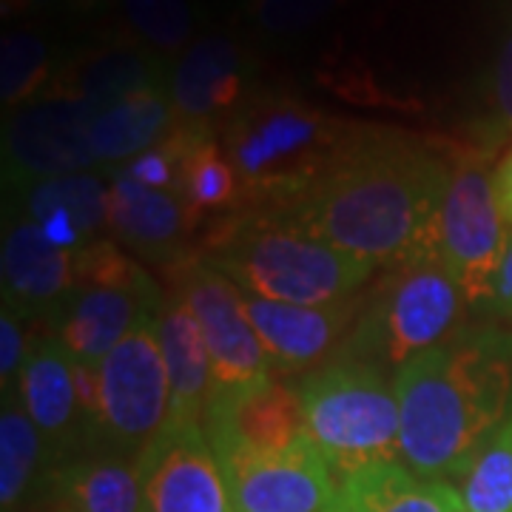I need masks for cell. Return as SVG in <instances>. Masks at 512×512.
Instances as JSON below:
<instances>
[{
    "mask_svg": "<svg viewBox=\"0 0 512 512\" xmlns=\"http://www.w3.org/2000/svg\"><path fill=\"white\" fill-rule=\"evenodd\" d=\"M450 160L393 131L345 140L333 163L279 217L370 265L439 259V214Z\"/></svg>",
    "mask_w": 512,
    "mask_h": 512,
    "instance_id": "1",
    "label": "cell"
},
{
    "mask_svg": "<svg viewBox=\"0 0 512 512\" xmlns=\"http://www.w3.org/2000/svg\"><path fill=\"white\" fill-rule=\"evenodd\" d=\"M399 444L421 478H461L512 410V353L495 333H458L399 367Z\"/></svg>",
    "mask_w": 512,
    "mask_h": 512,
    "instance_id": "2",
    "label": "cell"
},
{
    "mask_svg": "<svg viewBox=\"0 0 512 512\" xmlns=\"http://www.w3.org/2000/svg\"><path fill=\"white\" fill-rule=\"evenodd\" d=\"M205 259L242 293L288 305H330L353 299L376 268L311 237L279 214L237 222L214 239Z\"/></svg>",
    "mask_w": 512,
    "mask_h": 512,
    "instance_id": "3",
    "label": "cell"
},
{
    "mask_svg": "<svg viewBox=\"0 0 512 512\" xmlns=\"http://www.w3.org/2000/svg\"><path fill=\"white\" fill-rule=\"evenodd\" d=\"M299 396L308 436L336 478L399 461V399L379 367L330 362L305 376Z\"/></svg>",
    "mask_w": 512,
    "mask_h": 512,
    "instance_id": "4",
    "label": "cell"
},
{
    "mask_svg": "<svg viewBox=\"0 0 512 512\" xmlns=\"http://www.w3.org/2000/svg\"><path fill=\"white\" fill-rule=\"evenodd\" d=\"M467 308L464 293L439 259H419L399 265V271L373 296L342 359L373 367H402L424 350L456 339Z\"/></svg>",
    "mask_w": 512,
    "mask_h": 512,
    "instance_id": "5",
    "label": "cell"
},
{
    "mask_svg": "<svg viewBox=\"0 0 512 512\" xmlns=\"http://www.w3.org/2000/svg\"><path fill=\"white\" fill-rule=\"evenodd\" d=\"M342 146L328 117L285 97H256L239 106L225 131L239 183L285 202L316 180Z\"/></svg>",
    "mask_w": 512,
    "mask_h": 512,
    "instance_id": "6",
    "label": "cell"
},
{
    "mask_svg": "<svg viewBox=\"0 0 512 512\" xmlns=\"http://www.w3.org/2000/svg\"><path fill=\"white\" fill-rule=\"evenodd\" d=\"M148 274L114 242L74 251V291L57 311V339L80 365L100 367L148 313L163 311Z\"/></svg>",
    "mask_w": 512,
    "mask_h": 512,
    "instance_id": "7",
    "label": "cell"
},
{
    "mask_svg": "<svg viewBox=\"0 0 512 512\" xmlns=\"http://www.w3.org/2000/svg\"><path fill=\"white\" fill-rule=\"evenodd\" d=\"M510 231L495 197L490 154L470 148L450 160L439 214V262L464 293L467 308L495 302V285L510 248Z\"/></svg>",
    "mask_w": 512,
    "mask_h": 512,
    "instance_id": "8",
    "label": "cell"
},
{
    "mask_svg": "<svg viewBox=\"0 0 512 512\" xmlns=\"http://www.w3.org/2000/svg\"><path fill=\"white\" fill-rule=\"evenodd\" d=\"M160 313H148L100 362V419L94 444L111 453H140L171 413V382L160 345Z\"/></svg>",
    "mask_w": 512,
    "mask_h": 512,
    "instance_id": "9",
    "label": "cell"
},
{
    "mask_svg": "<svg viewBox=\"0 0 512 512\" xmlns=\"http://www.w3.org/2000/svg\"><path fill=\"white\" fill-rule=\"evenodd\" d=\"M92 106L74 94H40L12 111L3 128L6 183H37L89 171L97 157L89 146Z\"/></svg>",
    "mask_w": 512,
    "mask_h": 512,
    "instance_id": "10",
    "label": "cell"
},
{
    "mask_svg": "<svg viewBox=\"0 0 512 512\" xmlns=\"http://www.w3.org/2000/svg\"><path fill=\"white\" fill-rule=\"evenodd\" d=\"M143 512H237L200 421H168L134 458Z\"/></svg>",
    "mask_w": 512,
    "mask_h": 512,
    "instance_id": "11",
    "label": "cell"
},
{
    "mask_svg": "<svg viewBox=\"0 0 512 512\" xmlns=\"http://www.w3.org/2000/svg\"><path fill=\"white\" fill-rule=\"evenodd\" d=\"M177 296L197 316L211 356L214 390H234L271 376V362L242 308V291L205 256L177 271Z\"/></svg>",
    "mask_w": 512,
    "mask_h": 512,
    "instance_id": "12",
    "label": "cell"
},
{
    "mask_svg": "<svg viewBox=\"0 0 512 512\" xmlns=\"http://www.w3.org/2000/svg\"><path fill=\"white\" fill-rule=\"evenodd\" d=\"M202 430L217 456L228 453H285L311 439L299 387L262 382L214 390L202 413Z\"/></svg>",
    "mask_w": 512,
    "mask_h": 512,
    "instance_id": "13",
    "label": "cell"
},
{
    "mask_svg": "<svg viewBox=\"0 0 512 512\" xmlns=\"http://www.w3.org/2000/svg\"><path fill=\"white\" fill-rule=\"evenodd\" d=\"M237 512H325L336 476L311 439L285 453L217 456Z\"/></svg>",
    "mask_w": 512,
    "mask_h": 512,
    "instance_id": "14",
    "label": "cell"
},
{
    "mask_svg": "<svg viewBox=\"0 0 512 512\" xmlns=\"http://www.w3.org/2000/svg\"><path fill=\"white\" fill-rule=\"evenodd\" d=\"M15 393L26 416L43 433L52 461L80 453V441L89 439V430L80 413L72 353L60 345L57 336L32 342Z\"/></svg>",
    "mask_w": 512,
    "mask_h": 512,
    "instance_id": "15",
    "label": "cell"
},
{
    "mask_svg": "<svg viewBox=\"0 0 512 512\" xmlns=\"http://www.w3.org/2000/svg\"><path fill=\"white\" fill-rule=\"evenodd\" d=\"M242 308L271 370L279 373L305 370L322 362L353 322L350 299L330 305H288L242 293Z\"/></svg>",
    "mask_w": 512,
    "mask_h": 512,
    "instance_id": "16",
    "label": "cell"
},
{
    "mask_svg": "<svg viewBox=\"0 0 512 512\" xmlns=\"http://www.w3.org/2000/svg\"><path fill=\"white\" fill-rule=\"evenodd\" d=\"M248 74V57L231 37L194 40L168 74V92L180 123L208 126L220 114H234L242 106Z\"/></svg>",
    "mask_w": 512,
    "mask_h": 512,
    "instance_id": "17",
    "label": "cell"
},
{
    "mask_svg": "<svg viewBox=\"0 0 512 512\" xmlns=\"http://www.w3.org/2000/svg\"><path fill=\"white\" fill-rule=\"evenodd\" d=\"M3 305L26 319L63 308L74 291V251L57 248L35 222H18L3 242Z\"/></svg>",
    "mask_w": 512,
    "mask_h": 512,
    "instance_id": "18",
    "label": "cell"
},
{
    "mask_svg": "<svg viewBox=\"0 0 512 512\" xmlns=\"http://www.w3.org/2000/svg\"><path fill=\"white\" fill-rule=\"evenodd\" d=\"M191 211L174 191L137 183L126 168L109 180V231L126 248L146 256H168L191 228Z\"/></svg>",
    "mask_w": 512,
    "mask_h": 512,
    "instance_id": "19",
    "label": "cell"
},
{
    "mask_svg": "<svg viewBox=\"0 0 512 512\" xmlns=\"http://www.w3.org/2000/svg\"><path fill=\"white\" fill-rule=\"evenodd\" d=\"M325 512H464L453 484L416 476L407 464L390 461L336 478Z\"/></svg>",
    "mask_w": 512,
    "mask_h": 512,
    "instance_id": "20",
    "label": "cell"
},
{
    "mask_svg": "<svg viewBox=\"0 0 512 512\" xmlns=\"http://www.w3.org/2000/svg\"><path fill=\"white\" fill-rule=\"evenodd\" d=\"M55 512H143L137 467L120 453H74L49 470Z\"/></svg>",
    "mask_w": 512,
    "mask_h": 512,
    "instance_id": "21",
    "label": "cell"
},
{
    "mask_svg": "<svg viewBox=\"0 0 512 512\" xmlns=\"http://www.w3.org/2000/svg\"><path fill=\"white\" fill-rule=\"evenodd\" d=\"M177 123L180 117L168 86H154L94 111L89 146L97 163H131L148 148L160 146Z\"/></svg>",
    "mask_w": 512,
    "mask_h": 512,
    "instance_id": "22",
    "label": "cell"
},
{
    "mask_svg": "<svg viewBox=\"0 0 512 512\" xmlns=\"http://www.w3.org/2000/svg\"><path fill=\"white\" fill-rule=\"evenodd\" d=\"M160 345H163L168 382H171V413L168 421H200L214 393L211 356L205 348L197 316L180 296L165 302L160 313Z\"/></svg>",
    "mask_w": 512,
    "mask_h": 512,
    "instance_id": "23",
    "label": "cell"
},
{
    "mask_svg": "<svg viewBox=\"0 0 512 512\" xmlns=\"http://www.w3.org/2000/svg\"><path fill=\"white\" fill-rule=\"evenodd\" d=\"M171 140L180 154L177 197L191 217L231 208L239 197V174L214 140L211 126L177 123Z\"/></svg>",
    "mask_w": 512,
    "mask_h": 512,
    "instance_id": "24",
    "label": "cell"
},
{
    "mask_svg": "<svg viewBox=\"0 0 512 512\" xmlns=\"http://www.w3.org/2000/svg\"><path fill=\"white\" fill-rule=\"evenodd\" d=\"M168 66L163 55H154L151 49L134 46H114L100 49L94 55L83 57L72 69L74 97L86 100L92 111L117 103L128 94L168 86Z\"/></svg>",
    "mask_w": 512,
    "mask_h": 512,
    "instance_id": "25",
    "label": "cell"
},
{
    "mask_svg": "<svg viewBox=\"0 0 512 512\" xmlns=\"http://www.w3.org/2000/svg\"><path fill=\"white\" fill-rule=\"evenodd\" d=\"M23 194H26L23 197L26 220L46 208H60L77 222L86 245L97 242L100 231L109 228V183H103L92 171L55 177L26 188Z\"/></svg>",
    "mask_w": 512,
    "mask_h": 512,
    "instance_id": "26",
    "label": "cell"
},
{
    "mask_svg": "<svg viewBox=\"0 0 512 512\" xmlns=\"http://www.w3.org/2000/svg\"><path fill=\"white\" fill-rule=\"evenodd\" d=\"M49 447L20 402H3L0 413V507L12 512L29 493Z\"/></svg>",
    "mask_w": 512,
    "mask_h": 512,
    "instance_id": "27",
    "label": "cell"
},
{
    "mask_svg": "<svg viewBox=\"0 0 512 512\" xmlns=\"http://www.w3.org/2000/svg\"><path fill=\"white\" fill-rule=\"evenodd\" d=\"M458 493L464 512H512V416L470 461Z\"/></svg>",
    "mask_w": 512,
    "mask_h": 512,
    "instance_id": "28",
    "label": "cell"
},
{
    "mask_svg": "<svg viewBox=\"0 0 512 512\" xmlns=\"http://www.w3.org/2000/svg\"><path fill=\"white\" fill-rule=\"evenodd\" d=\"M123 15L154 55H177L194 43L197 12L188 0H123Z\"/></svg>",
    "mask_w": 512,
    "mask_h": 512,
    "instance_id": "29",
    "label": "cell"
},
{
    "mask_svg": "<svg viewBox=\"0 0 512 512\" xmlns=\"http://www.w3.org/2000/svg\"><path fill=\"white\" fill-rule=\"evenodd\" d=\"M49 77V49L35 32H6L0 43V97L3 106L20 109L40 97Z\"/></svg>",
    "mask_w": 512,
    "mask_h": 512,
    "instance_id": "30",
    "label": "cell"
},
{
    "mask_svg": "<svg viewBox=\"0 0 512 512\" xmlns=\"http://www.w3.org/2000/svg\"><path fill=\"white\" fill-rule=\"evenodd\" d=\"M481 126H478V151L493 154V148L512 137V20L495 46L493 60L481 86Z\"/></svg>",
    "mask_w": 512,
    "mask_h": 512,
    "instance_id": "31",
    "label": "cell"
},
{
    "mask_svg": "<svg viewBox=\"0 0 512 512\" xmlns=\"http://www.w3.org/2000/svg\"><path fill=\"white\" fill-rule=\"evenodd\" d=\"M339 6V0H254V18L268 35H299Z\"/></svg>",
    "mask_w": 512,
    "mask_h": 512,
    "instance_id": "32",
    "label": "cell"
},
{
    "mask_svg": "<svg viewBox=\"0 0 512 512\" xmlns=\"http://www.w3.org/2000/svg\"><path fill=\"white\" fill-rule=\"evenodd\" d=\"M128 174L137 183L157 188V191H174L177 194V171H180V154L171 140V134L165 137L160 146L148 148L140 157H134L131 163L123 165Z\"/></svg>",
    "mask_w": 512,
    "mask_h": 512,
    "instance_id": "33",
    "label": "cell"
},
{
    "mask_svg": "<svg viewBox=\"0 0 512 512\" xmlns=\"http://www.w3.org/2000/svg\"><path fill=\"white\" fill-rule=\"evenodd\" d=\"M23 313L3 305L0 313V384H3V402L9 399V390L15 393L18 387L20 367L26 362V336H23Z\"/></svg>",
    "mask_w": 512,
    "mask_h": 512,
    "instance_id": "34",
    "label": "cell"
},
{
    "mask_svg": "<svg viewBox=\"0 0 512 512\" xmlns=\"http://www.w3.org/2000/svg\"><path fill=\"white\" fill-rule=\"evenodd\" d=\"M495 197H498V205L504 211V220L512 228V148L495 168Z\"/></svg>",
    "mask_w": 512,
    "mask_h": 512,
    "instance_id": "35",
    "label": "cell"
},
{
    "mask_svg": "<svg viewBox=\"0 0 512 512\" xmlns=\"http://www.w3.org/2000/svg\"><path fill=\"white\" fill-rule=\"evenodd\" d=\"M495 305L512 319V239L507 256H504V265H501V274H498V285H495Z\"/></svg>",
    "mask_w": 512,
    "mask_h": 512,
    "instance_id": "36",
    "label": "cell"
},
{
    "mask_svg": "<svg viewBox=\"0 0 512 512\" xmlns=\"http://www.w3.org/2000/svg\"><path fill=\"white\" fill-rule=\"evenodd\" d=\"M109 0H69V6L74 9H80V12H94V9H100V6H106Z\"/></svg>",
    "mask_w": 512,
    "mask_h": 512,
    "instance_id": "37",
    "label": "cell"
}]
</instances>
